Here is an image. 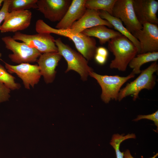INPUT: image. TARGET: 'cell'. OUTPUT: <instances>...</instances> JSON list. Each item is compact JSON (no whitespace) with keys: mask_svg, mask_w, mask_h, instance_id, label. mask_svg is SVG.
<instances>
[{"mask_svg":"<svg viewBox=\"0 0 158 158\" xmlns=\"http://www.w3.org/2000/svg\"><path fill=\"white\" fill-rule=\"evenodd\" d=\"M82 32L87 36L97 38L101 45L108 42L112 39L122 35L118 31L109 28L104 25L97 26L85 30Z\"/></svg>","mask_w":158,"mask_h":158,"instance_id":"cell-17","label":"cell"},{"mask_svg":"<svg viewBox=\"0 0 158 158\" xmlns=\"http://www.w3.org/2000/svg\"></svg>","mask_w":158,"mask_h":158,"instance_id":"cell-31","label":"cell"},{"mask_svg":"<svg viewBox=\"0 0 158 158\" xmlns=\"http://www.w3.org/2000/svg\"><path fill=\"white\" fill-rule=\"evenodd\" d=\"M158 70V65L157 62H154L148 68L141 71L136 79L121 89L118 100L120 101L126 97L131 95L133 100H135L138 97L139 92L142 90H152L156 84L155 77L154 73Z\"/></svg>","mask_w":158,"mask_h":158,"instance_id":"cell-3","label":"cell"},{"mask_svg":"<svg viewBox=\"0 0 158 158\" xmlns=\"http://www.w3.org/2000/svg\"><path fill=\"white\" fill-rule=\"evenodd\" d=\"M116 0H86L87 9L105 11L111 15L114 4Z\"/></svg>","mask_w":158,"mask_h":158,"instance_id":"cell-20","label":"cell"},{"mask_svg":"<svg viewBox=\"0 0 158 158\" xmlns=\"http://www.w3.org/2000/svg\"><path fill=\"white\" fill-rule=\"evenodd\" d=\"M158 153H157L152 157L150 158H156L158 156ZM123 158H134L131 155L129 150H126L124 153Z\"/></svg>","mask_w":158,"mask_h":158,"instance_id":"cell-29","label":"cell"},{"mask_svg":"<svg viewBox=\"0 0 158 158\" xmlns=\"http://www.w3.org/2000/svg\"><path fill=\"white\" fill-rule=\"evenodd\" d=\"M37 0H10L8 12L37 9Z\"/></svg>","mask_w":158,"mask_h":158,"instance_id":"cell-21","label":"cell"},{"mask_svg":"<svg viewBox=\"0 0 158 158\" xmlns=\"http://www.w3.org/2000/svg\"><path fill=\"white\" fill-rule=\"evenodd\" d=\"M7 71L10 73H15L22 80L25 87L30 89L38 83L41 76L38 65L22 63L13 65L4 62Z\"/></svg>","mask_w":158,"mask_h":158,"instance_id":"cell-10","label":"cell"},{"mask_svg":"<svg viewBox=\"0 0 158 158\" xmlns=\"http://www.w3.org/2000/svg\"><path fill=\"white\" fill-rule=\"evenodd\" d=\"M1 40L6 48L13 53L9 54V58L16 63L20 64L35 62L41 54L36 49L30 47L24 42L16 41L11 36L4 37Z\"/></svg>","mask_w":158,"mask_h":158,"instance_id":"cell-6","label":"cell"},{"mask_svg":"<svg viewBox=\"0 0 158 158\" xmlns=\"http://www.w3.org/2000/svg\"><path fill=\"white\" fill-rule=\"evenodd\" d=\"M95 61L100 65H103L106 62L107 57L97 54H95L94 57Z\"/></svg>","mask_w":158,"mask_h":158,"instance_id":"cell-28","label":"cell"},{"mask_svg":"<svg viewBox=\"0 0 158 158\" xmlns=\"http://www.w3.org/2000/svg\"><path fill=\"white\" fill-rule=\"evenodd\" d=\"M86 0H73L65 14L57 24L56 28L68 29L73 24L79 20L84 14L86 8Z\"/></svg>","mask_w":158,"mask_h":158,"instance_id":"cell-16","label":"cell"},{"mask_svg":"<svg viewBox=\"0 0 158 158\" xmlns=\"http://www.w3.org/2000/svg\"><path fill=\"white\" fill-rule=\"evenodd\" d=\"M62 57L58 52H49L41 54L37 60L40 73L47 83L54 79L55 69Z\"/></svg>","mask_w":158,"mask_h":158,"instance_id":"cell-14","label":"cell"},{"mask_svg":"<svg viewBox=\"0 0 158 158\" xmlns=\"http://www.w3.org/2000/svg\"><path fill=\"white\" fill-rule=\"evenodd\" d=\"M141 29L132 35L139 41V54L158 51V27L157 25L148 23L142 25Z\"/></svg>","mask_w":158,"mask_h":158,"instance_id":"cell-9","label":"cell"},{"mask_svg":"<svg viewBox=\"0 0 158 158\" xmlns=\"http://www.w3.org/2000/svg\"><path fill=\"white\" fill-rule=\"evenodd\" d=\"M135 138V135L133 133L128 134L124 136L118 134H114L113 135L110 144L115 150L116 158H123L124 152H121L120 150L121 143L126 140Z\"/></svg>","mask_w":158,"mask_h":158,"instance_id":"cell-23","label":"cell"},{"mask_svg":"<svg viewBox=\"0 0 158 158\" xmlns=\"http://www.w3.org/2000/svg\"><path fill=\"white\" fill-rule=\"evenodd\" d=\"M99 25L113 28L107 21L101 18L99 10L87 8L82 16L73 24L70 29L80 33L85 30Z\"/></svg>","mask_w":158,"mask_h":158,"instance_id":"cell-15","label":"cell"},{"mask_svg":"<svg viewBox=\"0 0 158 158\" xmlns=\"http://www.w3.org/2000/svg\"><path fill=\"white\" fill-rule=\"evenodd\" d=\"M89 75L95 79L101 87V98L105 103H108L111 100H118L122 86L135 76L132 73L125 77L118 75H102L93 71L90 73Z\"/></svg>","mask_w":158,"mask_h":158,"instance_id":"cell-5","label":"cell"},{"mask_svg":"<svg viewBox=\"0 0 158 158\" xmlns=\"http://www.w3.org/2000/svg\"><path fill=\"white\" fill-rule=\"evenodd\" d=\"M96 54L107 57L108 52L106 48L104 47H100L97 48Z\"/></svg>","mask_w":158,"mask_h":158,"instance_id":"cell-27","label":"cell"},{"mask_svg":"<svg viewBox=\"0 0 158 158\" xmlns=\"http://www.w3.org/2000/svg\"><path fill=\"white\" fill-rule=\"evenodd\" d=\"M142 119H146L153 121L155 125L157 127V130L158 127V111L157 110L155 112L147 115H138L137 118L134 121H137Z\"/></svg>","mask_w":158,"mask_h":158,"instance_id":"cell-25","label":"cell"},{"mask_svg":"<svg viewBox=\"0 0 158 158\" xmlns=\"http://www.w3.org/2000/svg\"><path fill=\"white\" fill-rule=\"evenodd\" d=\"M158 59V51L139 54L132 59L128 66L133 69L132 73L134 75L139 74L141 72L140 68L142 65L151 61L157 62Z\"/></svg>","mask_w":158,"mask_h":158,"instance_id":"cell-19","label":"cell"},{"mask_svg":"<svg viewBox=\"0 0 158 158\" xmlns=\"http://www.w3.org/2000/svg\"><path fill=\"white\" fill-rule=\"evenodd\" d=\"M15 78L10 74L0 63V82L4 84L11 90L19 89L20 87V84L16 83Z\"/></svg>","mask_w":158,"mask_h":158,"instance_id":"cell-22","label":"cell"},{"mask_svg":"<svg viewBox=\"0 0 158 158\" xmlns=\"http://www.w3.org/2000/svg\"><path fill=\"white\" fill-rule=\"evenodd\" d=\"M11 90L0 82V103L8 101L10 97Z\"/></svg>","mask_w":158,"mask_h":158,"instance_id":"cell-24","label":"cell"},{"mask_svg":"<svg viewBox=\"0 0 158 158\" xmlns=\"http://www.w3.org/2000/svg\"><path fill=\"white\" fill-rule=\"evenodd\" d=\"M99 16L103 19L107 21L117 31L125 36L132 42L138 49L139 54L140 51V44L138 40L123 25L121 20L109 14L108 12L99 10Z\"/></svg>","mask_w":158,"mask_h":158,"instance_id":"cell-18","label":"cell"},{"mask_svg":"<svg viewBox=\"0 0 158 158\" xmlns=\"http://www.w3.org/2000/svg\"><path fill=\"white\" fill-rule=\"evenodd\" d=\"M4 0H0V6H1V4L4 1Z\"/></svg>","mask_w":158,"mask_h":158,"instance_id":"cell-30","label":"cell"},{"mask_svg":"<svg viewBox=\"0 0 158 158\" xmlns=\"http://www.w3.org/2000/svg\"><path fill=\"white\" fill-rule=\"evenodd\" d=\"M35 30L38 33H53L68 37L73 42L77 50L87 61L92 59L96 54L97 47L95 39L82 32H77L71 29L54 28L41 19L36 21Z\"/></svg>","mask_w":158,"mask_h":158,"instance_id":"cell-1","label":"cell"},{"mask_svg":"<svg viewBox=\"0 0 158 158\" xmlns=\"http://www.w3.org/2000/svg\"><path fill=\"white\" fill-rule=\"evenodd\" d=\"M71 0H37V10L52 22L60 21L69 7Z\"/></svg>","mask_w":158,"mask_h":158,"instance_id":"cell-11","label":"cell"},{"mask_svg":"<svg viewBox=\"0 0 158 158\" xmlns=\"http://www.w3.org/2000/svg\"><path fill=\"white\" fill-rule=\"evenodd\" d=\"M32 13L29 10L8 12L2 24L0 26L1 33L16 32L24 30L30 25Z\"/></svg>","mask_w":158,"mask_h":158,"instance_id":"cell-12","label":"cell"},{"mask_svg":"<svg viewBox=\"0 0 158 158\" xmlns=\"http://www.w3.org/2000/svg\"><path fill=\"white\" fill-rule=\"evenodd\" d=\"M12 37L16 40L25 43L29 47L36 49L41 54L58 52L55 39L50 34L38 33L29 35L17 32L15 33Z\"/></svg>","mask_w":158,"mask_h":158,"instance_id":"cell-7","label":"cell"},{"mask_svg":"<svg viewBox=\"0 0 158 158\" xmlns=\"http://www.w3.org/2000/svg\"><path fill=\"white\" fill-rule=\"evenodd\" d=\"M133 7L137 18L142 25L148 23L157 25V13L158 2L155 0H133Z\"/></svg>","mask_w":158,"mask_h":158,"instance_id":"cell-13","label":"cell"},{"mask_svg":"<svg viewBox=\"0 0 158 158\" xmlns=\"http://www.w3.org/2000/svg\"><path fill=\"white\" fill-rule=\"evenodd\" d=\"M55 43L58 52L67 61L68 66L66 72L74 71L80 75L83 80H86L90 73L93 71L88 66L87 60L82 54L64 44L60 38L55 39Z\"/></svg>","mask_w":158,"mask_h":158,"instance_id":"cell-4","label":"cell"},{"mask_svg":"<svg viewBox=\"0 0 158 158\" xmlns=\"http://www.w3.org/2000/svg\"><path fill=\"white\" fill-rule=\"evenodd\" d=\"M10 1V0H4L3 1V6L0 10V25L4 20L6 15L8 12V8ZM1 56V54L0 53V58Z\"/></svg>","mask_w":158,"mask_h":158,"instance_id":"cell-26","label":"cell"},{"mask_svg":"<svg viewBox=\"0 0 158 158\" xmlns=\"http://www.w3.org/2000/svg\"><path fill=\"white\" fill-rule=\"evenodd\" d=\"M111 15L123 22L132 34L142 28V25L138 20L134 12L133 0H116Z\"/></svg>","mask_w":158,"mask_h":158,"instance_id":"cell-8","label":"cell"},{"mask_svg":"<svg viewBox=\"0 0 158 158\" xmlns=\"http://www.w3.org/2000/svg\"><path fill=\"white\" fill-rule=\"evenodd\" d=\"M108 42V49L114 56L110 64V68L125 71L130 62L138 54L137 48L122 35L111 39Z\"/></svg>","mask_w":158,"mask_h":158,"instance_id":"cell-2","label":"cell"}]
</instances>
